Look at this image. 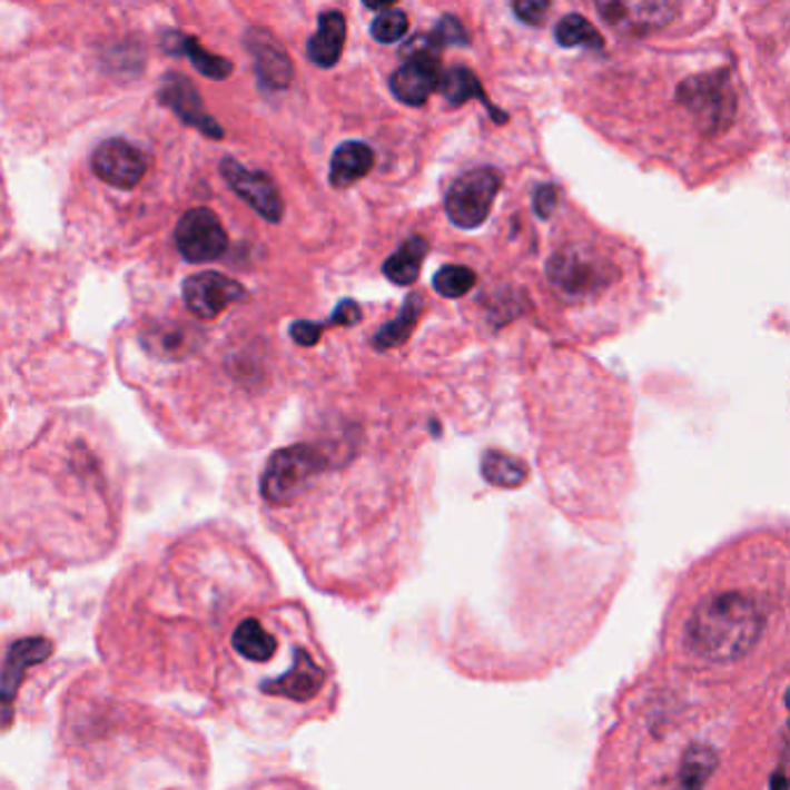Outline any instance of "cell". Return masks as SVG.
I'll return each instance as SVG.
<instances>
[{"instance_id":"29","label":"cell","mask_w":790,"mask_h":790,"mask_svg":"<svg viewBox=\"0 0 790 790\" xmlns=\"http://www.w3.org/2000/svg\"><path fill=\"white\" fill-rule=\"evenodd\" d=\"M434 33L443 45H468V36L464 31V26L455 17H443L438 26L434 28Z\"/></svg>"},{"instance_id":"32","label":"cell","mask_w":790,"mask_h":790,"mask_svg":"<svg viewBox=\"0 0 790 790\" xmlns=\"http://www.w3.org/2000/svg\"><path fill=\"white\" fill-rule=\"evenodd\" d=\"M325 327H327L325 323L299 320V323L293 325L290 334H293V338H295V342H297L299 346H314V344L318 342V338H320V334H323Z\"/></svg>"},{"instance_id":"25","label":"cell","mask_w":790,"mask_h":790,"mask_svg":"<svg viewBox=\"0 0 790 790\" xmlns=\"http://www.w3.org/2000/svg\"><path fill=\"white\" fill-rule=\"evenodd\" d=\"M475 271L462 265H445L434 276V290L447 299L464 297L475 286Z\"/></svg>"},{"instance_id":"9","label":"cell","mask_w":790,"mask_h":790,"mask_svg":"<svg viewBox=\"0 0 790 790\" xmlns=\"http://www.w3.org/2000/svg\"><path fill=\"white\" fill-rule=\"evenodd\" d=\"M220 175L223 179L230 184V188L241 197L244 203H248L256 209L265 220L269 223H280L284 218V197L276 190L274 181L263 175V172H250L248 167H244L235 158H223L220 160Z\"/></svg>"},{"instance_id":"4","label":"cell","mask_w":790,"mask_h":790,"mask_svg":"<svg viewBox=\"0 0 790 790\" xmlns=\"http://www.w3.org/2000/svg\"><path fill=\"white\" fill-rule=\"evenodd\" d=\"M677 102L691 111L708 132L725 130L735 119L738 109V98L725 70L689 77L677 89Z\"/></svg>"},{"instance_id":"10","label":"cell","mask_w":790,"mask_h":790,"mask_svg":"<svg viewBox=\"0 0 790 790\" xmlns=\"http://www.w3.org/2000/svg\"><path fill=\"white\" fill-rule=\"evenodd\" d=\"M158 98L167 109H172L184 124H188L195 130H200L205 137H209V139L225 137L220 124L209 115L200 91L195 89V83L188 77H184L179 72H167L160 83Z\"/></svg>"},{"instance_id":"19","label":"cell","mask_w":790,"mask_h":790,"mask_svg":"<svg viewBox=\"0 0 790 790\" xmlns=\"http://www.w3.org/2000/svg\"><path fill=\"white\" fill-rule=\"evenodd\" d=\"M441 96L453 105V107H462L466 105L468 100L477 98L480 102H483L490 111V117L496 121V124H505L507 117H505V111L496 109L487 96H485V89H483V83H480V79L468 70V68H450L441 79H438V87Z\"/></svg>"},{"instance_id":"30","label":"cell","mask_w":790,"mask_h":790,"mask_svg":"<svg viewBox=\"0 0 790 790\" xmlns=\"http://www.w3.org/2000/svg\"><path fill=\"white\" fill-rule=\"evenodd\" d=\"M556 205H559V190H556V186L543 184V186L535 188V192H533V209H535V214H539L541 218H550V216L554 214Z\"/></svg>"},{"instance_id":"20","label":"cell","mask_w":790,"mask_h":790,"mask_svg":"<svg viewBox=\"0 0 790 790\" xmlns=\"http://www.w3.org/2000/svg\"><path fill=\"white\" fill-rule=\"evenodd\" d=\"M233 649L248 663H267L274 659L278 642L260 619H244L233 633Z\"/></svg>"},{"instance_id":"18","label":"cell","mask_w":790,"mask_h":790,"mask_svg":"<svg viewBox=\"0 0 790 790\" xmlns=\"http://www.w3.org/2000/svg\"><path fill=\"white\" fill-rule=\"evenodd\" d=\"M162 49L169 51V53L188 56V61L192 63V68L197 72H203L205 77L216 79V81L228 79L233 75V70H235L230 59H223V56H216V53L207 51L200 42H197V38L186 36V33H177V31L165 33Z\"/></svg>"},{"instance_id":"1","label":"cell","mask_w":790,"mask_h":790,"mask_svg":"<svg viewBox=\"0 0 790 790\" xmlns=\"http://www.w3.org/2000/svg\"><path fill=\"white\" fill-rule=\"evenodd\" d=\"M766 626V612L756 599L728 591L695 608L687 635L693 652L714 663L744 659Z\"/></svg>"},{"instance_id":"2","label":"cell","mask_w":790,"mask_h":790,"mask_svg":"<svg viewBox=\"0 0 790 790\" xmlns=\"http://www.w3.org/2000/svg\"><path fill=\"white\" fill-rule=\"evenodd\" d=\"M325 468V455L312 445H290L278 450L263 473V496L274 505L297 501Z\"/></svg>"},{"instance_id":"15","label":"cell","mask_w":790,"mask_h":790,"mask_svg":"<svg viewBox=\"0 0 790 790\" xmlns=\"http://www.w3.org/2000/svg\"><path fill=\"white\" fill-rule=\"evenodd\" d=\"M49 652L51 646L45 640H23L10 649L3 674H0V719L12 717V702L26 670L40 663Z\"/></svg>"},{"instance_id":"26","label":"cell","mask_w":790,"mask_h":790,"mask_svg":"<svg viewBox=\"0 0 790 790\" xmlns=\"http://www.w3.org/2000/svg\"><path fill=\"white\" fill-rule=\"evenodd\" d=\"M714 768H717V758L710 749H693V751H689V756L684 758V763H682L680 783L691 786V788L702 786L712 777Z\"/></svg>"},{"instance_id":"22","label":"cell","mask_w":790,"mask_h":790,"mask_svg":"<svg viewBox=\"0 0 790 790\" xmlns=\"http://www.w3.org/2000/svg\"><path fill=\"white\" fill-rule=\"evenodd\" d=\"M483 475L487 483L496 485V487H522L529 477V468L522 460L511 457L507 453H501V450H487L483 455Z\"/></svg>"},{"instance_id":"33","label":"cell","mask_w":790,"mask_h":790,"mask_svg":"<svg viewBox=\"0 0 790 790\" xmlns=\"http://www.w3.org/2000/svg\"><path fill=\"white\" fill-rule=\"evenodd\" d=\"M362 3H364L366 8H369V10H378V12H383V10L392 8L394 3H399V0H362Z\"/></svg>"},{"instance_id":"24","label":"cell","mask_w":790,"mask_h":790,"mask_svg":"<svg viewBox=\"0 0 790 790\" xmlns=\"http://www.w3.org/2000/svg\"><path fill=\"white\" fill-rule=\"evenodd\" d=\"M419 312H422V297L419 295H411L406 299L404 308H402V314L376 332L374 346L381 348V350L402 346L406 338L413 334V329L417 325V318H419Z\"/></svg>"},{"instance_id":"13","label":"cell","mask_w":790,"mask_h":790,"mask_svg":"<svg viewBox=\"0 0 790 790\" xmlns=\"http://www.w3.org/2000/svg\"><path fill=\"white\" fill-rule=\"evenodd\" d=\"M325 684V670L312 659V654L304 652V649H295V661L288 672L271 682L263 684V691L267 695L286 698L293 702H306L320 693Z\"/></svg>"},{"instance_id":"6","label":"cell","mask_w":790,"mask_h":790,"mask_svg":"<svg viewBox=\"0 0 790 790\" xmlns=\"http://www.w3.org/2000/svg\"><path fill=\"white\" fill-rule=\"evenodd\" d=\"M594 6L612 31L631 38L652 36L680 14L677 0H594Z\"/></svg>"},{"instance_id":"21","label":"cell","mask_w":790,"mask_h":790,"mask_svg":"<svg viewBox=\"0 0 790 790\" xmlns=\"http://www.w3.org/2000/svg\"><path fill=\"white\" fill-rule=\"evenodd\" d=\"M427 250H429V246L422 237L406 239L399 246V250L385 260L383 274L392 280L394 286H411V284H415L419 267L427 258Z\"/></svg>"},{"instance_id":"31","label":"cell","mask_w":790,"mask_h":790,"mask_svg":"<svg viewBox=\"0 0 790 790\" xmlns=\"http://www.w3.org/2000/svg\"><path fill=\"white\" fill-rule=\"evenodd\" d=\"M362 320V308L357 302L353 299H344L342 304H338L334 308V314L332 318L325 323V325H344V327H350V325H357Z\"/></svg>"},{"instance_id":"17","label":"cell","mask_w":790,"mask_h":790,"mask_svg":"<svg viewBox=\"0 0 790 790\" xmlns=\"http://www.w3.org/2000/svg\"><path fill=\"white\" fill-rule=\"evenodd\" d=\"M376 156L369 145L344 142L338 145L329 162V184L334 188H350L374 169Z\"/></svg>"},{"instance_id":"23","label":"cell","mask_w":790,"mask_h":790,"mask_svg":"<svg viewBox=\"0 0 790 790\" xmlns=\"http://www.w3.org/2000/svg\"><path fill=\"white\" fill-rule=\"evenodd\" d=\"M554 38L561 47H566V49L580 47V49L601 51L605 47V40L599 33V28L580 14L563 17L554 28Z\"/></svg>"},{"instance_id":"12","label":"cell","mask_w":790,"mask_h":790,"mask_svg":"<svg viewBox=\"0 0 790 790\" xmlns=\"http://www.w3.org/2000/svg\"><path fill=\"white\" fill-rule=\"evenodd\" d=\"M246 47L253 56V66H256L258 79L265 89L280 91L288 89L293 81V61L288 51L284 49L269 31L263 28H250L246 33Z\"/></svg>"},{"instance_id":"16","label":"cell","mask_w":790,"mask_h":790,"mask_svg":"<svg viewBox=\"0 0 790 790\" xmlns=\"http://www.w3.org/2000/svg\"><path fill=\"white\" fill-rule=\"evenodd\" d=\"M346 33H348V28H346V19L342 12H336V10L323 12L318 19L316 36L306 45L308 61L318 68H334L344 53Z\"/></svg>"},{"instance_id":"11","label":"cell","mask_w":790,"mask_h":790,"mask_svg":"<svg viewBox=\"0 0 790 790\" xmlns=\"http://www.w3.org/2000/svg\"><path fill=\"white\" fill-rule=\"evenodd\" d=\"M149 169L147 156L126 139H105L93 154V172L100 181L130 190L145 179Z\"/></svg>"},{"instance_id":"7","label":"cell","mask_w":790,"mask_h":790,"mask_svg":"<svg viewBox=\"0 0 790 790\" xmlns=\"http://www.w3.org/2000/svg\"><path fill=\"white\" fill-rule=\"evenodd\" d=\"M175 244L184 260L211 263L228 250V235H225L220 218L211 209L197 207L184 214L177 223Z\"/></svg>"},{"instance_id":"3","label":"cell","mask_w":790,"mask_h":790,"mask_svg":"<svg viewBox=\"0 0 790 790\" xmlns=\"http://www.w3.org/2000/svg\"><path fill=\"white\" fill-rule=\"evenodd\" d=\"M616 276V269L584 248H561L547 260L552 288L566 299H591L601 295Z\"/></svg>"},{"instance_id":"27","label":"cell","mask_w":790,"mask_h":790,"mask_svg":"<svg viewBox=\"0 0 790 790\" xmlns=\"http://www.w3.org/2000/svg\"><path fill=\"white\" fill-rule=\"evenodd\" d=\"M408 33V17L404 12H383L372 23V36L381 45L399 42Z\"/></svg>"},{"instance_id":"8","label":"cell","mask_w":790,"mask_h":790,"mask_svg":"<svg viewBox=\"0 0 790 790\" xmlns=\"http://www.w3.org/2000/svg\"><path fill=\"white\" fill-rule=\"evenodd\" d=\"M244 295V286L220 271L192 274L184 280V302L188 312L203 320L220 316L225 308L239 302Z\"/></svg>"},{"instance_id":"5","label":"cell","mask_w":790,"mask_h":790,"mask_svg":"<svg viewBox=\"0 0 790 790\" xmlns=\"http://www.w3.org/2000/svg\"><path fill=\"white\" fill-rule=\"evenodd\" d=\"M503 177L494 167H475L464 172L445 195V214L462 230L483 225L494 207Z\"/></svg>"},{"instance_id":"28","label":"cell","mask_w":790,"mask_h":790,"mask_svg":"<svg viewBox=\"0 0 790 790\" xmlns=\"http://www.w3.org/2000/svg\"><path fill=\"white\" fill-rule=\"evenodd\" d=\"M513 10L520 21L541 26L550 12V0H513Z\"/></svg>"},{"instance_id":"14","label":"cell","mask_w":790,"mask_h":790,"mask_svg":"<svg viewBox=\"0 0 790 790\" xmlns=\"http://www.w3.org/2000/svg\"><path fill=\"white\" fill-rule=\"evenodd\" d=\"M441 59H406V63L389 77V89L399 102L419 107L429 100L438 87Z\"/></svg>"}]
</instances>
